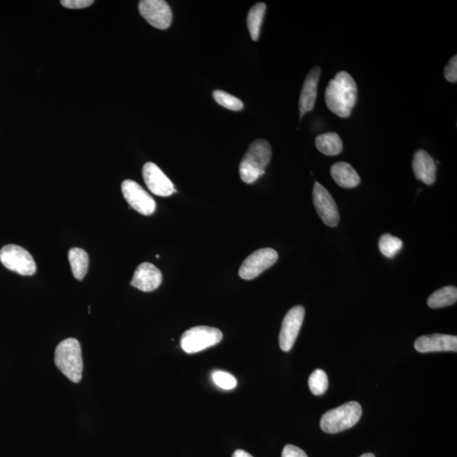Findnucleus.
<instances>
[{
  "mask_svg": "<svg viewBox=\"0 0 457 457\" xmlns=\"http://www.w3.org/2000/svg\"><path fill=\"white\" fill-rule=\"evenodd\" d=\"M324 97L329 110L334 115L341 118L349 117L357 101L355 80L346 71L338 72L329 81Z\"/></svg>",
  "mask_w": 457,
  "mask_h": 457,
  "instance_id": "nucleus-1",
  "label": "nucleus"
},
{
  "mask_svg": "<svg viewBox=\"0 0 457 457\" xmlns=\"http://www.w3.org/2000/svg\"><path fill=\"white\" fill-rule=\"evenodd\" d=\"M271 156L272 148L268 141L265 139H257L253 142L240 164V175L242 182L247 184L255 183L265 174Z\"/></svg>",
  "mask_w": 457,
  "mask_h": 457,
  "instance_id": "nucleus-2",
  "label": "nucleus"
},
{
  "mask_svg": "<svg viewBox=\"0 0 457 457\" xmlns=\"http://www.w3.org/2000/svg\"><path fill=\"white\" fill-rule=\"evenodd\" d=\"M54 361L61 372L71 382L78 384L83 378V361L80 342L68 338L56 347Z\"/></svg>",
  "mask_w": 457,
  "mask_h": 457,
  "instance_id": "nucleus-3",
  "label": "nucleus"
},
{
  "mask_svg": "<svg viewBox=\"0 0 457 457\" xmlns=\"http://www.w3.org/2000/svg\"><path fill=\"white\" fill-rule=\"evenodd\" d=\"M361 406L356 401H350L325 413L321 419L320 426L328 433H337L349 429L359 422Z\"/></svg>",
  "mask_w": 457,
  "mask_h": 457,
  "instance_id": "nucleus-4",
  "label": "nucleus"
},
{
  "mask_svg": "<svg viewBox=\"0 0 457 457\" xmlns=\"http://www.w3.org/2000/svg\"><path fill=\"white\" fill-rule=\"evenodd\" d=\"M223 334L219 329L209 327H197L189 329L180 339V346L185 352L193 354L219 344Z\"/></svg>",
  "mask_w": 457,
  "mask_h": 457,
  "instance_id": "nucleus-5",
  "label": "nucleus"
},
{
  "mask_svg": "<svg viewBox=\"0 0 457 457\" xmlns=\"http://www.w3.org/2000/svg\"><path fill=\"white\" fill-rule=\"evenodd\" d=\"M0 261L6 268L21 275H33L37 271L34 257L20 246H4L0 250Z\"/></svg>",
  "mask_w": 457,
  "mask_h": 457,
  "instance_id": "nucleus-6",
  "label": "nucleus"
},
{
  "mask_svg": "<svg viewBox=\"0 0 457 457\" xmlns=\"http://www.w3.org/2000/svg\"><path fill=\"white\" fill-rule=\"evenodd\" d=\"M278 257L277 252L272 248L260 249L244 260L240 267V277L246 280L259 277L262 272H265L277 262Z\"/></svg>",
  "mask_w": 457,
  "mask_h": 457,
  "instance_id": "nucleus-7",
  "label": "nucleus"
},
{
  "mask_svg": "<svg viewBox=\"0 0 457 457\" xmlns=\"http://www.w3.org/2000/svg\"><path fill=\"white\" fill-rule=\"evenodd\" d=\"M122 194L130 207L143 215H151L156 210V202L138 183L125 180L121 185Z\"/></svg>",
  "mask_w": 457,
  "mask_h": 457,
  "instance_id": "nucleus-8",
  "label": "nucleus"
},
{
  "mask_svg": "<svg viewBox=\"0 0 457 457\" xmlns=\"http://www.w3.org/2000/svg\"><path fill=\"white\" fill-rule=\"evenodd\" d=\"M313 199L316 211L323 222L330 227H336L340 221L338 207L328 190L318 182L314 183Z\"/></svg>",
  "mask_w": 457,
  "mask_h": 457,
  "instance_id": "nucleus-9",
  "label": "nucleus"
},
{
  "mask_svg": "<svg viewBox=\"0 0 457 457\" xmlns=\"http://www.w3.org/2000/svg\"><path fill=\"white\" fill-rule=\"evenodd\" d=\"M304 316L305 309L302 306L292 307L284 316L279 333V346L283 351L292 350L300 332Z\"/></svg>",
  "mask_w": 457,
  "mask_h": 457,
  "instance_id": "nucleus-10",
  "label": "nucleus"
},
{
  "mask_svg": "<svg viewBox=\"0 0 457 457\" xmlns=\"http://www.w3.org/2000/svg\"><path fill=\"white\" fill-rule=\"evenodd\" d=\"M139 12L149 24L158 29H167L171 24V9L169 4L163 0L140 1Z\"/></svg>",
  "mask_w": 457,
  "mask_h": 457,
  "instance_id": "nucleus-11",
  "label": "nucleus"
},
{
  "mask_svg": "<svg viewBox=\"0 0 457 457\" xmlns=\"http://www.w3.org/2000/svg\"><path fill=\"white\" fill-rule=\"evenodd\" d=\"M143 176L148 188L155 195L169 197L176 192L173 183L155 163L144 165Z\"/></svg>",
  "mask_w": 457,
  "mask_h": 457,
  "instance_id": "nucleus-12",
  "label": "nucleus"
},
{
  "mask_svg": "<svg viewBox=\"0 0 457 457\" xmlns=\"http://www.w3.org/2000/svg\"><path fill=\"white\" fill-rule=\"evenodd\" d=\"M162 283V274L155 265L143 262L135 269L131 286L144 292L155 291Z\"/></svg>",
  "mask_w": 457,
  "mask_h": 457,
  "instance_id": "nucleus-13",
  "label": "nucleus"
},
{
  "mask_svg": "<svg viewBox=\"0 0 457 457\" xmlns=\"http://www.w3.org/2000/svg\"><path fill=\"white\" fill-rule=\"evenodd\" d=\"M414 346L415 349L421 353L456 351L457 337L441 334L423 336L416 340Z\"/></svg>",
  "mask_w": 457,
  "mask_h": 457,
  "instance_id": "nucleus-14",
  "label": "nucleus"
},
{
  "mask_svg": "<svg viewBox=\"0 0 457 457\" xmlns=\"http://www.w3.org/2000/svg\"><path fill=\"white\" fill-rule=\"evenodd\" d=\"M321 75V68L315 66L307 74L303 83L299 99L300 116L314 110L318 95V85Z\"/></svg>",
  "mask_w": 457,
  "mask_h": 457,
  "instance_id": "nucleus-15",
  "label": "nucleus"
},
{
  "mask_svg": "<svg viewBox=\"0 0 457 457\" xmlns=\"http://www.w3.org/2000/svg\"><path fill=\"white\" fill-rule=\"evenodd\" d=\"M413 170L416 178L424 184L431 185L436 183L437 166L433 158L426 151L420 149L415 153Z\"/></svg>",
  "mask_w": 457,
  "mask_h": 457,
  "instance_id": "nucleus-16",
  "label": "nucleus"
},
{
  "mask_svg": "<svg viewBox=\"0 0 457 457\" xmlns=\"http://www.w3.org/2000/svg\"><path fill=\"white\" fill-rule=\"evenodd\" d=\"M330 174L334 182L342 188H354L361 183L359 175L346 162H338L333 165Z\"/></svg>",
  "mask_w": 457,
  "mask_h": 457,
  "instance_id": "nucleus-17",
  "label": "nucleus"
},
{
  "mask_svg": "<svg viewBox=\"0 0 457 457\" xmlns=\"http://www.w3.org/2000/svg\"><path fill=\"white\" fill-rule=\"evenodd\" d=\"M317 149L323 155L336 156L343 150V143L340 135L336 133H327L318 135L315 140Z\"/></svg>",
  "mask_w": 457,
  "mask_h": 457,
  "instance_id": "nucleus-18",
  "label": "nucleus"
},
{
  "mask_svg": "<svg viewBox=\"0 0 457 457\" xmlns=\"http://www.w3.org/2000/svg\"><path fill=\"white\" fill-rule=\"evenodd\" d=\"M68 257H69L74 277L76 279L83 280L88 271L89 257L88 252L81 248H71L69 253H68Z\"/></svg>",
  "mask_w": 457,
  "mask_h": 457,
  "instance_id": "nucleus-19",
  "label": "nucleus"
},
{
  "mask_svg": "<svg viewBox=\"0 0 457 457\" xmlns=\"http://www.w3.org/2000/svg\"><path fill=\"white\" fill-rule=\"evenodd\" d=\"M457 300V289L456 287H445L433 292L428 299V305L431 309H441L453 305Z\"/></svg>",
  "mask_w": 457,
  "mask_h": 457,
  "instance_id": "nucleus-20",
  "label": "nucleus"
},
{
  "mask_svg": "<svg viewBox=\"0 0 457 457\" xmlns=\"http://www.w3.org/2000/svg\"><path fill=\"white\" fill-rule=\"evenodd\" d=\"M266 4L257 3L249 11L247 15V29L249 34L253 41H257L260 38L261 26L266 12Z\"/></svg>",
  "mask_w": 457,
  "mask_h": 457,
  "instance_id": "nucleus-21",
  "label": "nucleus"
},
{
  "mask_svg": "<svg viewBox=\"0 0 457 457\" xmlns=\"http://www.w3.org/2000/svg\"><path fill=\"white\" fill-rule=\"evenodd\" d=\"M404 242L391 234H384L379 239V247L384 256L393 259L401 250Z\"/></svg>",
  "mask_w": 457,
  "mask_h": 457,
  "instance_id": "nucleus-22",
  "label": "nucleus"
},
{
  "mask_svg": "<svg viewBox=\"0 0 457 457\" xmlns=\"http://www.w3.org/2000/svg\"><path fill=\"white\" fill-rule=\"evenodd\" d=\"M310 391L315 396H321L327 391L329 380L327 373L322 369H317L310 375L309 379Z\"/></svg>",
  "mask_w": 457,
  "mask_h": 457,
  "instance_id": "nucleus-23",
  "label": "nucleus"
},
{
  "mask_svg": "<svg viewBox=\"0 0 457 457\" xmlns=\"http://www.w3.org/2000/svg\"><path fill=\"white\" fill-rule=\"evenodd\" d=\"M215 101L219 103L220 106L228 108L232 111H240L243 108V103L240 101L237 97L232 96L227 93L221 91V90H216L212 93Z\"/></svg>",
  "mask_w": 457,
  "mask_h": 457,
  "instance_id": "nucleus-24",
  "label": "nucleus"
},
{
  "mask_svg": "<svg viewBox=\"0 0 457 457\" xmlns=\"http://www.w3.org/2000/svg\"><path fill=\"white\" fill-rule=\"evenodd\" d=\"M212 379L217 386L225 391L233 390L237 386V379L225 371H215L212 374Z\"/></svg>",
  "mask_w": 457,
  "mask_h": 457,
  "instance_id": "nucleus-25",
  "label": "nucleus"
},
{
  "mask_svg": "<svg viewBox=\"0 0 457 457\" xmlns=\"http://www.w3.org/2000/svg\"><path fill=\"white\" fill-rule=\"evenodd\" d=\"M445 78L450 83H456L457 81V56L452 57L445 67Z\"/></svg>",
  "mask_w": 457,
  "mask_h": 457,
  "instance_id": "nucleus-26",
  "label": "nucleus"
},
{
  "mask_svg": "<svg viewBox=\"0 0 457 457\" xmlns=\"http://www.w3.org/2000/svg\"><path fill=\"white\" fill-rule=\"evenodd\" d=\"M63 6L68 9H83L87 8L94 3L93 0H62L61 1Z\"/></svg>",
  "mask_w": 457,
  "mask_h": 457,
  "instance_id": "nucleus-27",
  "label": "nucleus"
},
{
  "mask_svg": "<svg viewBox=\"0 0 457 457\" xmlns=\"http://www.w3.org/2000/svg\"><path fill=\"white\" fill-rule=\"evenodd\" d=\"M282 457H307V455L299 447L287 445L284 448Z\"/></svg>",
  "mask_w": 457,
  "mask_h": 457,
  "instance_id": "nucleus-28",
  "label": "nucleus"
},
{
  "mask_svg": "<svg viewBox=\"0 0 457 457\" xmlns=\"http://www.w3.org/2000/svg\"><path fill=\"white\" fill-rule=\"evenodd\" d=\"M232 457H253L248 452L243 450H237L234 452Z\"/></svg>",
  "mask_w": 457,
  "mask_h": 457,
  "instance_id": "nucleus-29",
  "label": "nucleus"
},
{
  "mask_svg": "<svg viewBox=\"0 0 457 457\" xmlns=\"http://www.w3.org/2000/svg\"><path fill=\"white\" fill-rule=\"evenodd\" d=\"M360 457H375V456L372 453H365L361 455Z\"/></svg>",
  "mask_w": 457,
  "mask_h": 457,
  "instance_id": "nucleus-30",
  "label": "nucleus"
}]
</instances>
